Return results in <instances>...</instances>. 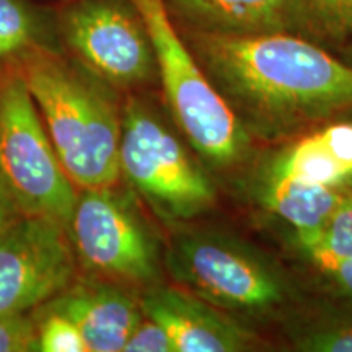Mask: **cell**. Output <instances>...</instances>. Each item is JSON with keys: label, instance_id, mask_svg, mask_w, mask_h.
<instances>
[{"label": "cell", "instance_id": "17", "mask_svg": "<svg viewBox=\"0 0 352 352\" xmlns=\"http://www.w3.org/2000/svg\"><path fill=\"white\" fill-rule=\"evenodd\" d=\"M285 334L302 352H352V307L323 305L287 320Z\"/></svg>", "mask_w": 352, "mask_h": 352}, {"label": "cell", "instance_id": "16", "mask_svg": "<svg viewBox=\"0 0 352 352\" xmlns=\"http://www.w3.org/2000/svg\"><path fill=\"white\" fill-rule=\"evenodd\" d=\"M283 33L336 54L352 41V0H285Z\"/></svg>", "mask_w": 352, "mask_h": 352}, {"label": "cell", "instance_id": "14", "mask_svg": "<svg viewBox=\"0 0 352 352\" xmlns=\"http://www.w3.org/2000/svg\"><path fill=\"white\" fill-rule=\"evenodd\" d=\"M346 184H303L289 179H263L258 201L296 232V240L314 235L349 195Z\"/></svg>", "mask_w": 352, "mask_h": 352}, {"label": "cell", "instance_id": "20", "mask_svg": "<svg viewBox=\"0 0 352 352\" xmlns=\"http://www.w3.org/2000/svg\"><path fill=\"white\" fill-rule=\"evenodd\" d=\"M38 351V329L33 314L0 315V352Z\"/></svg>", "mask_w": 352, "mask_h": 352}, {"label": "cell", "instance_id": "27", "mask_svg": "<svg viewBox=\"0 0 352 352\" xmlns=\"http://www.w3.org/2000/svg\"><path fill=\"white\" fill-rule=\"evenodd\" d=\"M44 2H69V0H44Z\"/></svg>", "mask_w": 352, "mask_h": 352}, {"label": "cell", "instance_id": "26", "mask_svg": "<svg viewBox=\"0 0 352 352\" xmlns=\"http://www.w3.org/2000/svg\"><path fill=\"white\" fill-rule=\"evenodd\" d=\"M342 116H344V118H346V120H352V109H349V111H347V113H344V114H342Z\"/></svg>", "mask_w": 352, "mask_h": 352}, {"label": "cell", "instance_id": "24", "mask_svg": "<svg viewBox=\"0 0 352 352\" xmlns=\"http://www.w3.org/2000/svg\"><path fill=\"white\" fill-rule=\"evenodd\" d=\"M336 56L340 57L342 63H346L347 65H351L352 67V41L347 43L342 50H340L336 52Z\"/></svg>", "mask_w": 352, "mask_h": 352}, {"label": "cell", "instance_id": "23", "mask_svg": "<svg viewBox=\"0 0 352 352\" xmlns=\"http://www.w3.org/2000/svg\"><path fill=\"white\" fill-rule=\"evenodd\" d=\"M21 215H23V212H21L19 202H16L6 176L0 170V232L10 226L12 222H15Z\"/></svg>", "mask_w": 352, "mask_h": 352}, {"label": "cell", "instance_id": "19", "mask_svg": "<svg viewBox=\"0 0 352 352\" xmlns=\"http://www.w3.org/2000/svg\"><path fill=\"white\" fill-rule=\"evenodd\" d=\"M32 314L36 321L39 352H88L82 333L64 315L46 307H38Z\"/></svg>", "mask_w": 352, "mask_h": 352}, {"label": "cell", "instance_id": "11", "mask_svg": "<svg viewBox=\"0 0 352 352\" xmlns=\"http://www.w3.org/2000/svg\"><path fill=\"white\" fill-rule=\"evenodd\" d=\"M69 318L82 333L88 352H122L131 333L144 318L140 302L120 284L96 277H77L44 305Z\"/></svg>", "mask_w": 352, "mask_h": 352}, {"label": "cell", "instance_id": "6", "mask_svg": "<svg viewBox=\"0 0 352 352\" xmlns=\"http://www.w3.org/2000/svg\"><path fill=\"white\" fill-rule=\"evenodd\" d=\"M0 170L21 212L67 226L78 189L65 173L16 69L0 77Z\"/></svg>", "mask_w": 352, "mask_h": 352}, {"label": "cell", "instance_id": "3", "mask_svg": "<svg viewBox=\"0 0 352 352\" xmlns=\"http://www.w3.org/2000/svg\"><path fill=\"white\" fill-rule=\"evenodd\" d=\"M164 264L176 285L246 324L284 314L296 297L270 254L228 232H176Z\"/></svg>", "mask_w": 352, "mask_h": 352}, {"label": "cell", "instance_id": "5", "mask_svg": "<svg viewBox=\"0 0 352 352\" xmlns=\"http://www.w3.org/2000/svg\"><path fill=\"white\" fill-rule=\"evenodd\" d=\"M121 178L166 223H184L212 209L215 184L179 135L139 96L122 104Z\"/></svg>", "mask_w": 352, "mask_h": 352}, {"label": "cell", "instance_id": "10", "mask_svg": "<svg viewBox=\"0 0 352 352\" xmlns=\"http://www.w3.org/2000/svg\"><path fill=\"white\" fill-rule=\"evenodd\" d=\"M140 307L144 316L170 333L176 352H243L261 346L248 324L176 284L147 287Z\"/></svg>", "mask_w": 352, "mask_h": 352}, {"label": "cell", "instance_id": "7", "mask_svg": "<svg viewBox=\"0 0 352 352\" xmlns=\"http://www.w3.org/2000/svg\"><path fill=\"white\" fill-rule=\"evenodd\" d=\"M67 230L87 276L122 287L158 284L162 259L155 235L116 186L78 189Z\"/></svg>", "mask_w": 352, "mask_h": 352}, {"label": "cell", "instance_id": "1", "mask_svg": "<svg viewBox=\"0 0 352 352\" xmlns=\"http://www.w3.org/2000/svg\"><path fill=\"white\" fill-rule=\"evenodd\" d=\"M179 33L252 139L292 138L352 109V67L307 39Z\"/></svg>", "mask_w": 352, "mask_h": 352}, {"label": "cell", "instance_id": "4", "mask_svg": "<svg viewBox=\"0 0 352 352\" xmlns=\"http://www.w3.org/2000/svg\"><path fill=\"white\" fill-rule=\"evenodd\" d=\"M151 33L158 83L179 134L206 168L232 171L252 148V135L212 85L170 19L164 0H132Z\"/></svg>", "mask_w": 352, "mask_h": 352}, {"label": "cell", "instance_id": "8", "mask_svg": "<svg viewBox=\"0 0 352 352\" xmlns=\"http://www.w3.org/2000/svg\"><path fill=\"white\" fill-rule=\"evenodd\" d=\"M57 26L64 51L118 91L158 83L151 33L132 0H69Z\"/></svg>", "mask_w": 352, "mask_h": 352}, {"label": "cell", "instance_id": "2", "mask_svg": "<svg viewBox=\"0 0 352 352\" xmlns=\"http://www.w3.org/2000/svg\"><path fill=\"white\" fill-rule=\"evenodd\" d=\"M77 189L120 183L122 107L116 88L65 51H36L16 67Z\"/></svg>", "mask_w": 352, "mask_h": 352}, {"label": "cell", "instance_id": "21", "mask_svg": "<svg viewBox=\"0 0 352 352\" xmlns=\"http://www.w3.org/2000/svg\"><path fill=\"white\" fill-rule=\"evenodd\" d=\"M122 352H176L170 333L155 320L144 316L131 333Z\"/></svg>", "mask_w": 352, "mask_h": 352}, {"label": "cell", "instance_id": "15", "mask_svg": "<svg viewBox=\"0 0 352 352\" xmlns=\"http://www.w3.org/2000/svg\"><path fill=\"white\" fill-rule=\"evenodd\" d=\"M44 50L64 51L57 10L34 0H0V77Z\"/></svg>", "mask_w": 352, "mask_h": 352}, {"label": "cell", "instance_id": "12", "mask_svg": "<svg viewBox=\"0 0 352 352\" xmlns=\"http://www.w3.org/2000/svg\"><path fill=\"white\" fill-rule=\"evenodd\" d=\"M352 176V120L331 122L285 147L263 179L344 184Z\"/></svg>", "mask_w": 352, "mask_h": 352}, {"label": "cell", "instance_id": "25", "mask_svg": "<svg viewBox=\"0 0 352 352\" xmlns=\"http://www.w3.org/2000/svg\"><path fill=\"white\" fill-rule=\"evenodd\" d=\"M344 184H346V186H347V188H349V189H351V191H352V176H349V178H347V179H346V183H344Z\"/></svg>", "mask_w": 352, "mask_h": 352}, {"label": "cell", "instance_id": "9", "mask_svg": "<svg viewBox=\"0 0 352 352\" xmlns=\"http://www.w3.org/2000/svg\"><path fill=\"white\" fill-rule=\"evenodd\" d=\"M67 226L23 214L0 232V315L32 314L77 279Z\"/></svg>", "mask_w": 352, "mask_h": 352}, {"label": "cell", "instance_id": "22", "mask_svg": "<svg viewBox=\"0 0 352 352\" xmlns=\"http://www.w3.org/2000/svg\"><path fill=\"white\" fill-rule=\"evenodd\" d=\"M327 294L342 305L352 307V259L315 267Z\"/></svg>", "mask_w": 352, "mask_h": 352}, {"label": "cell", "instance_id": "13", "mask_svg": "<svg viewBox=\"0 0 352 352\" xmlns=\"http://www.w3.org/2000/svg\"><path fill=\"white\" fill-rule=\"evenodd\" d=\"M285 0H164L179 30L209 34L283 33Z\"/></svg>", "mask_w": 352, "mask_h": 352}, {"label": "cell", "instance_id": "18", "mask_svg": "<svg viewBox=\"0 0 352 352\" xmlns=\"http://www.w3.org/2000/svg\"><path fill=\"white\" fill-rule=\"evenodd\" d=\"M296 243L314 267L352 259V191L318 232Z\"/></svg>", "mask_w": 352, "mask_h": 352}]
</instances>
